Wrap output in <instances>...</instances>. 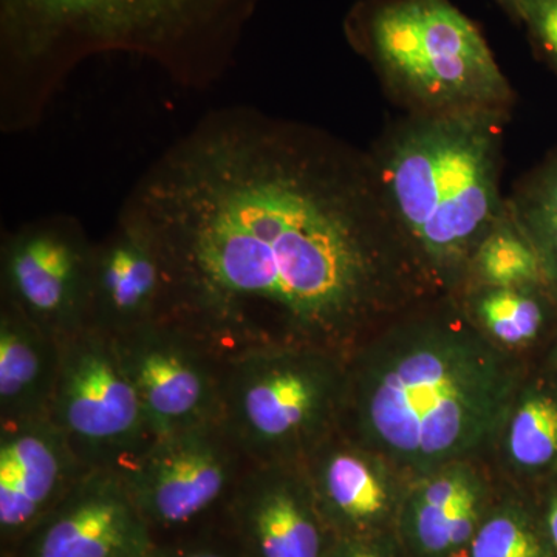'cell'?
Listing matches in <instances>:
<instances>
[{"instance_id": "cell-1", "label": "cell", "mask_w": 557, "mask_h": 557, "mask_svg": "<svg viewBox=\"0 0 557 557\" xmlns=\"http://www.w3.org/2000/svg\"><path fill=\"white\" fill-rule=\"evenodd\" d=\"M116 222L156 248L160 319L226 350L348 355L438 298L384 199L369 152L258 109L212 110L143 172Z\"/></svg>"}, {"instance_id": "cell-2", "label": "cell", "mask_w": 557, "mask_h": 557, "mask_svg": "<svg viewBox=\"0 0 557 557\" xmlns=\"http://www.w3.org/2000/svg\"><path fill=\"white\" fill-rule=\"evenodd\" d=\"M530 366L491 343L454 296H440L348 355L341 429L410 479L487 458Z\"/></svg>"}, {"instance_id": "cell-3", "label": "cell", "mask_w": 557, "mask_h": 557, "mask_svg": "<svg viewBox=\"0 0 557 557\" xmlns=\"http://www.w3.org/2000/svg\"><path fill=\"white\" fill-rule=\"evenodd\" d=\"M263 0H0V127H38L70 75L101 54L152 62L205 90L233 67Z\"/></svg>"}, {"instance_id": "cell-4", "label": "cell", "mask_w": 557, "mask_h": 557, "mask_svg": "<svg viewBox=\"0 0 557 557\" xmlns=\"http://www.w3.org/2000/svg\"><path fill=\"white\" fill-rule=\"evenodd\" d=\"M508 110L408 113L369 156L384 199L440 296L467 287L480 242L508 214L502 194Z\"/></svg>"}, {"instance_id": "cell-5", "label": "cell", "mask_w": 557, "mask_h": 557, "mask_svg": "<svg viewBox=\"0 0 557 557\" xmlns=\"http://www.w3.org/2000/svg\"><path fill=\"white\" fill-rule=\"evenodd\" d=\"M344 33L408 113L515 106L479 25L450 0H358Z\"/></svg>"}, {"instance_id": "cell-6", "label": "cell", "mask_w": 557, "mask_h": 557, "mask_svg": "<svg viewBox=\"0 0 557 557\" xmlns=\"http://www.w3.org/2000/svg\"><path fill=\"white\" fill-rule=\"evenodd\" d=\"M347 357L311 346L234 348L220 423L252 465L304 461L343 428Z\"/></svg>"}, {"instance_id": "cell-7", "label": "cell", "mask_w": 557, "mask_h": 557, "mask_svg": "<svg viewBox=\"0 0 557 557\" xmlns=\"http://www.w3.org/2000/svg\"><path fill=\"white\" fill-rule=\"evenodd\" d=\"M60 348L50 420L89 471L129 467L157 438L115 336L83 327Z\"/></svg>"}, {"instance_id": "cell-8", "label": "cell", "mask_w": 557, "mask_h": 557, "mask_svg": "<svg viewBox=\"0 0 557 557\" xmlns=\"http://www.w3.org/2000/svg\"><path fill=\"white\" fill-rule=\"evenodd\" d=\"M222 423L163 435L120 474L157 542L215 525L249 467Z\"/></svg>"}, {"instance_id": "cell-9", "label": "cell", "mask_w": 557, "mask_h": 557, "mask_svg": "<svg viewBox=\"0 0 557 557\" xmlns=\"http://www.w3.org/2000/svg\"><path fill=\"white\" fill-rule=\"evenodd\" d=\"M115 339L156 438L220 423L230 350L174 319H159Z\"/></svg>"}, {"instance_id": "cell-10", "label": "cell", "mask_w": 557, "mask_h": 557, "mask_svg": "<svg viewBox=\"0 0 557 557\" xmlns=\"http://www.w3.org/2000/svg\"><path fill=\"white\" fill-rule=\"evenodd\" d=\"M94 249L78 219L25 223L3 239L0 300L58 338L86 327Z\"/></svg>"}, {"instance_id": "cell-11", "label": "cell", "mask_w": 557, "mask_h": 557, "mask_svg": "<svg viewBox=\"0 0 557 557\" xmlns=\"http://www.w3.org/2000/svg\"><path fill=\"white\" fill-rule=\"evenodd\" d=\"M215 527L242 557H325L332 531L304 465H249Z\"/></svg>"}, {"instance_id": "cell-12", "label": "cell", "mask_w": 557, "mask_h": 557, "mask_svg": "<svg viewBox=\"0 0 557 557\" xmlns=\"http://www.w3.org/2000/svg\"><path fill=\"white\" fill-rule=\"evenodd\" d=\"M152 530L115 469H90L7 557H146Z\"/></svg>"}, {"instance_id": "cell-13", "label": "cell", "mask_w": 557, "mask_h": 557, "mask_svg": "<svg viewBox=\"0 0 557 557\" xmlns=\"http://www.w3.org/2000/svg\"><path fill=\"white\" fill-rule=\"evenodd\" d=\"M304 468L333 536L397 534L410 478L379 450L339 429L311 453Z\"/></svg>"}, {"instance_id": "cell-14", "label": "cell", "mask_w": 557, "mask_h": 557, "mask_svg": "<svg viewBox=\"0 0 557 557\" xmlns=\"http://www.w3.org/2000/svg\"><path fill=\"white\" fill-rule=\"evenodd\" d=\"M89 469L50 417L0 423V547L7 557Z\"/></svg>"}, {"instance_id": "cell-15", "label": "cell", "mask_w": 557, "mask_h": 557, "mask_svg": "<svg viewBox=\"0 0 557 557\" xmlns=\"http://www.w3.org/2000/svg\"><path fill=\"white\" fill-rule=\"evenodd\" d=\"M500 480L487 458L453 461L409 479L397 523L408 557H468Z\"/></svg>"}, {"instance_id": "cell-16", "label": "cell", "mask_w": 557, "mask_h": 557, "mask_svg": "<svg viewBox=\"0 0 557 557\" xmlns=\"http://www.w3.org/2000/svg\"><path fill=\"white\" fill-rule=\"evenodd\" d=\"M166 277L156 248L138 231L116 222L95 242L86 327L121 335L159 321Z\"/></svg>"}, {"instance_id": "cell-17", "label": "cell", "mask_w": 557, "mask_h": 557, "mask_svg": "<svg viewBox=\"0 0 557 557\" xmlns=\"http://www.w3.org/2000/svg\"><path fill=\"white\" fill-rule=\"evenodd\" d=\"M505 485L533 491L557 474V373L531 364L487 456Z\"/></svg>"}, {"instance_id": "cell-18", "label": "cell", "mask_w": 557, "mask_h": 557, "mask_svg": "<svg viewBox=\"0 0 557 557\" xmlns=\"http://www.w3.org/2000/svg\"><path fill=\"white\" fill-rule=\"evenodd\" d=\"M60 338L0 300V423L50 416Z\"/></svg>"}, {"instance_id": "cell-19", "label": "cell", "mask_w": 557, "mask_h": 557, "mask_svg": "<svg viewBox=\"0 0 557 557\" xmlns=\"http://www.w3.org/2000/svg\"><path fill=\"white\" fill-rule=\"evenodd\" d=\"M454 298L491 343L530 364L542 357L557 333V304L545 284H469Z\"/></svg>"}, {"instance_id": "cell-20", "label": "cell", "mask_w": 557, "mask_h": 557, "mask_svg": "<svg viewBox=\"0 0 557 557\" xmlns=\"http://www.w3.org/2000/svg\"><path fill=\"white\" fill-rule=\"evenodd\" d=\"M468 557H557L530 491L500 482Z\"/></svg>"}, {"instance_id": "cell-21", "label": "cell", "mask_w": 557, "mask_h": 557, "mask_svg": "<svg viewBox=\"0 0 557 557\" xmlns=\"http://www.w3.org/2000/svg\"><path fill=\"white\" fill-rule=\"evenodd\" d=\"M507 201L509 214L536 251L557 304V149L519 180Z\"/></svg>"}, {"instance_id": "cell-22", "label": "cell", "mask_w": 557, "mask_h": 557, "mask_svg": "<svg viewBox=\"0 0 557 557\" xmlns=\"http://www.w3.org/2000/svg\"><path fill=\"white\" fill-rule=\"evenodd\" d=\"M469 284L491 287L545 284L536 251L509 211L480 242L469 269Z\"/></svg>"}, {"instance_id": "cell-23", "label": "cell", "mask_w": 557, "mask_h": 557, "mask_svg": "<svg viewBox=\"0 0 557 557\" xmlns=\"http://www.w3.org/2000/svg\"><path fill=\"white\" fill-rule=\"evenodd\" d=\"M505 14L525 28L539 58L557 76V0H508Z\"/></svg>"}, {"instance_id": "cell-24", "label": "cell", "mask_w": 557, "mask_h": 557, "mask_svg": "<svg viewBox=\"0 0 557 557\" xmlns=\"http://www.w3.org/2000/svg\"><path fill=\"white\" fill-rule=\"evenodd\" d=\"M146 557H242L218 527L157 542Z\"/></svg>"}, {"instance_id": "cell-25", "label": "cell", "mask_w": 557, "mask_h": 557, "mask_svg": "<svg viewBox=\"0 0 557 557\" xmlns=\"http://www.w3.org/2000/svg\"><path fill=\"white\" fill-rule=\"evenodd\" d=\"M325 557H408L397 534L366 537L333 536Z\"/></svg>"}, {"instance_id": "cell-26", "label": "cell", "mask_w": 557, "mask_h": 557, "mask_svg": "<svg viewBox=\"0 0 557 557\" xmlns=\"http://www.w3.org/2000/svg\"><path fill=\"white\" fill-rule=\"evenodd\" d=\"M530 493L536 504L545 533H547L557 556V474L545 480Z\"/></svg>"}, {"instance_id": "cell-27", "label": "cell", "mask_w": 557, "mask_h": 557, "mask_svg": "<svg viewBox=\"0 0 557 557\" xmlns=\"http://www.w3.org/2000/svg\"><path fill=\"white\" fill-rule=\"evenodd\" d=\"M534 364L541 366V368L548 369L552 370V372L557 373V333L552 343H549V346L545 348L542 357L539 358Z\"/></svg>"}, {"instance_id": "cell-28", "label": "cell", "mask_w": 557, "mask_h": 557, "mask_svg": "<svg viewBox=\"0 0 557 557\" xmlns=\"http://www.w3.org/2000/svg\"><path fill=\"white\" fill-rule=\"evenodd\" d=\"M502 10H507L508 0H494Z\"/></svg>"}]
</instances>
